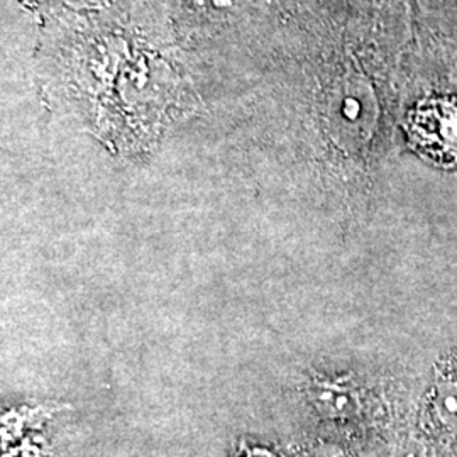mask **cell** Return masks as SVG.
<instances>
[{
	"mask_svg": "<svg viewBox=\"0 0 457 457\" xmlns=\"http://www.w3.org/2000/svg\"><path fill=\"white\" fill-rule=\"evenodd\" d=\"M296 457H334L330 453H327V451H319V449H315V451H311V453H303V454H298Z\"/></svg>",
	"mask_w": 457,
	"mask_h": 457,
	"instance_id": "5b68a950",
	"label": "cell"
},
{
	"mask_svg": "<svg viewBox=\"0 0 457 457\" xmlns=\"http://www.w3.org/2000/svg\"><path fill=\"white\" fill-rule=\"evenodd\" d=\"M434 407L442 424L457 430V385H441L436 393Z\"/></svg>",
	"mask_w": 457,
	"mask_h": 457,
	"instance_id": "3957f363",
	"label": "cell"
},
{
	"mask_svg": "<svg viewBox=\"0 0 457 457\" xmlns=\"http://www.w3.org/2000/svg\"><path fill=\"white\" fill-rule=\"evenodd\" d=\"M312 403L330 419H351L360 411L358 396L341 386H317L312 392Z\"/></svg>",
	"mask_w": 457,
	"mask_h": 457,
	"instance_id": "7a4b0ae2",
	"label": "cell"
},
{
	"mask_svg": "<svg viewBox=\"0 0 457 457\" xmlns=\"http://www.w3.org/2000/svg\"><path fill=\"white\" fill-rule=\"evenodd\" d=\"M411 136L439 160H457V98H427L411 114Z\"/></svg>",
	"mask_w": 457,
	"mask_h": 457,
	"instance_id": "6da1fadb",
	"label": "cell"
},
{
	"mask_svg": "<svg viewBox=\"0 0 457 457\" xmlns=\"http://www.w3.org/2000/svg\"><path fill=\"white\" fill-rule=\"evenodd\" d=\"M390 457H428V449L424 442L409 437L395 447Z\"/></svg>",
	"mask_w": 457,
	"mask_h": 457,
	"instance_id": "277c9868",
	"label": "cell"
}]
</instances>
